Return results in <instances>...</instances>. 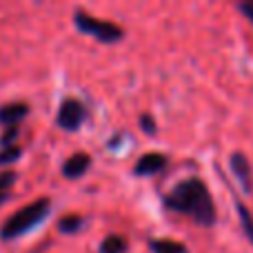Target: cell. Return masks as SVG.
<instances>
[{
	"label": "cell",
	"instance_id": "cell-17",
	"mask_svg": "<svg viewBox=\"0 0 253 253\" xmlns=\"http://www.w3.org/2000/svg\"><path fill=\"white\" fill-rule=\"evenodd\" d=\"M240 11L245 13V16L253 22V2H242V4H240Z\"/></svg>",
	"mask_w": 253,
	"mask_h": 253
},
{
	"label": "cell",
	"instance_id": "cell-6",
	"mask_svg": "<svg viewBox=\"0 0 253 253\" xmlns=\"http://www.w3.org/2000/svg\"><path fill=\"white\" fill-rule=\"evenodd\" d=\"M29 116V105L27 102H7L0 107V125L7 126H20L22 120Z\"/></svg>",
	"mask_w": 253,
	"mask_h": 253
},
{
	"label": "cell",
	"instance_id": "cell-4",
	"mask_svg": "<svg viewBox=\"0 0 253 253\" xmlns=\"http://www.w3.org/2000/svg\"><path fill=\"white\" fill-rule=\"evenodd\" d=\"M84 120H87V109L83 102L78 98H65L56 116L58 126L65 131H78Z\"/></svg>",
	"mask_w": 253,
	"mask_h": 253
},
{
	"label": "cell",
	"instance_id": "cell-16",
	"mask_svg": "<svg viewBox=\"0 0 253 253\" xmlns=\"http://www.w3.org/2000/svg\"><path fill=\"white\" fill-rule=\"evenodd\" d=\"M140 126H142L144 133H149V135L156 133V120H153L149 114H142V116H140Z\"/></svg>",
	"mask_w": 253,
	"mask_h": 253
},
{
	"label": "cell",
	"instance_id": "cell-2",
	"mask_svg": "<svg viewBox=\"0 0 253 253\" xmlns=\"http://www.w3.org/2000/svg\"><path fill=\"white\" fill-rule=\"evenodd\" d=\"M49 213H51V200H49V198H38V200H34L31 205L16 211V213L2 224L0 238H2L4 242L16 240V238L29 233L34 227H38Z\"/></svg>",
	"mask_w": 253,
	"mask_h": 253
},
{
	"label": "cell",
	"instance_id": "cell-1",
	"mask_svg": "<svg viewBox=\"0 0 253 253\" xmlns=\"http://www.w3.org/2000/svg\"><path fill=\"white\" fill-rule=\"evenodd\" d=\"M162 202L169 211L187 215L200 227H213L215 220H218L211 191L200 178H187L178 182L167 193Z\"/></svg>",
	"mask_w": 253,
	"mask_h": 253
},
{
	"label": "cell",
	"instance_id": "cell-15",
	"mask_svg": "<svg viewBox=\"0 0 253 253\" xmlns=\"http://www.w3.org/2000/svg\"><path fill=\"white\" fill-rule=\"evenodd\" d=\"M16 178L18 175L13 173V171H4V173H0V193H9V189L13 187Z\"/></svg>",
	"mask_w": 253,
	"mask_h": 253
},
{
	"label": "cell",
	"instance_id": "cell-13",
	"mask_svg": "<svg viewBox=\"0 0 253 253\" xmlns=\"http://www.w3.org/2000/svg\"><path fill=\"white\" fill-rule=\"evenodd\" d=\"M20 156H22V149L18 147V144H13V147H2V151H0V165H11V162H16Z\"/></svg>",
	"mask_w": 253,
	"mask_h": 253
},
{
	"label": "cell",
	"instance_id": "cell-7",
	"mask_svg": "<svg viewBox=\"0 0 253 253\" xmlns=\"http://www.w3.org/2000/svg\"><path fill=\"white\" fill-rule=\"evenodd\" d=\"M91 167V156L89 153H74L71 158H67L62 165V175L67 180H78L87 173V169Z\"/></svg>",
	"mask_w": 253,
	"mask_h": 253
},
{
	"label": "cell",
	"instance_id": "cell-5",
	"mask_svg": "<svg viewBox=\"0 0 253 253\" xmlns=\"http://www.w3.org/2000/svg\"><path fill=\"white\" fill-rule=\"evenodd\" d=\"M229 167H231V171H233V175H236L238 184H240L247 193H251L253 191V173H251V165H249V160H247L245 153H240V151L231 153Z\"/></svg>",
	"mask_w": 253,
	"mask_h": 253
},
{
	"label": "cell",
	"instance_id": "cell-11",
	"mask_svg": "<svg viewBox=\"0 0 253 253\" xmlns=\"http://www.w3.org/2000/svg\"><path fill=\"white\" fill-rule=\"evenodd\" d=\"M83 224H84V218L78 213H69L58 220V229H60L62 233H78L80 229H83Z\"/></svg>",
	"mask_w": 253,
	"mask_h": 253
},
{
	"label": "cell",
	"instance_id": "cell-18",
	"mask_svg": "<svg viewBox=\"0 0 253 253\" xmlns=\"http://www.w3.org/2000/svg\"><path fill=\"white\" fill-rule=\"evenodd\" d=\"M9 200V193H0V205H2V202H7Z\"/></svg>",
	"mask_w": 253,
	"mask_h": 253
},
{
	"label": "cell",
	"instance_id": "cell-14",
	"mask_svg": "<svg viewBox=\"0 0 253 253\" xmlns=\"http://www.w3.org/2000/svg\"><path fill=\"white\" fill-rule=\"evenodd\" d=\"M18 133H20V126H7V129L2 131V135H0L2 147H13L18 140Z\"/></svg>",
	"mask_w": 253,
	"mask_h": 253
},
{
	"label": "cell",
	"instance_id": "cell-10",
	"mask_svg": "<svg viewBox=\"0 0 253 253\" xmlns=\"http://www.w3.org/2000/svg\"><path fill=\"white\" fill-rule=\"evenodd\" d=\"M149 247L153 253H187V247L175 240H151Z\"/></svg>",
	"mask_w": 253,
	"mask_h": 253
},
{
	"label": "cell",
	"instance_id": "cell-9",
	"mask_svg": "<svg viewBox=\"0 0 253 253\" xmlns=\"http://www.w3.org/2000/svg\"><path fill=\"white\" fill-rule=\"evenodd\" d=\"M125 251H126V240L123 236L111 233L100 242V253H125Z\"/></svg>",
	"mask_w": 253,
	"mask_h": 253
},
{
	"label": "cell",
	"instance_id": "cell-12",
	"mask_svg": "<svg viewBox=\"0 0 253 253\" xmlns=\"http://www.w3.org/2000/svg\"><path fill=\"white\" fill-rule=\"evenodd\" d=\"M236 209H238V215H240L242 231H245V236L249 238V242L253 245V215H251V211L247 209L240 200H236Z\"/></svg>",
	"mask_w": 253,
	"mask_h": 253
},
{
	"label": "cell",
	"instance_id": "cell-3",
	"mask_svg": "<svg viewBox=\"0 0 253 253\" xmlns=\"http://www.w3.org/2000/svg\"><path fill=\"white\" fill-rule=\"evenodd\" d=\"M74 25L78 31L93 36L96 40H100L105 44H116L125 38V29L120 25H116L111 20H100V18L83 11V9H76L74 11Z\"/></svg>",
	"mask_w": 253,
	"mask_h": 253
},
{
	"label": "cell",
	"instance_id": "cell-8",
	"mask_svg": "<svg viewBox=\"0 0 253 253\" xmlns=\"http://www.w3.org/2000/svg\"><path fill=\"white\" fill-rule=\"evenodd\" d=\"M167 167V156L162 153H144L133 167V175H156Z\"/></svg>",
	"mask_w": 253,
	"mask_h": 253
}]
</instances>
